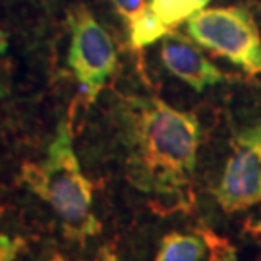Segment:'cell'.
Wrapping results in <instances>:
<instances>
[{
    "label": "cell",
    "instance_id": "9c48e42d",
    "mask_svg": "<svg viewBox=\"0 0 261 261\" xmlns=\"http://www.w3.org/2000/svg\"><path fill=\"white\" fill-rule=\"evenodd\" d=\"M128 29H130V45L134 48L149 47L153 43H157L159 39L170 35V31L151 14L149 8L143 10V14L138 19H134Z\"/></svg>",
    "mask_w": 261,
    "mask_h": 261
},
{
    "label": "cell",
    "instance_id": "6da1fadb",
    "mask_svg": "<svg viewBox=\"0 0 261 261\" xmlns=\"http://www.w3.org/2000/svg\"><path fill=\"white\" fill-rule=\"evenodd\" d=\"M111 118L126 180L168 209H190L203 140L199 118L155 95H116Z\"/></svg>",
    "mask_w": 261,
    "mask_h": 261
},
{
    "label": "cell",
    "instance_id": "52a82bcc",
    "mask_svg": "<svg viewBox=\"0 0 261 261\" xmlns=\"http://www.w3.org/2000/svg\"><path fill=\"white\" fill-rule=\"evenodd\" d=\"M207 250L209 246L201 228L196 232L172 230L163 236L153 261H203Z\"/></svg>",
    "mask_w": 261,
    "mask_h": 261
},
{
    "label": "cell",
    "instance_id": "7c38bea8",
    "mask_svg": "<svg viewBox=\"0 0 261 261\" xmlns=\"http://www.w3.org/2000/svg\"><path fill=\"white\" fill-rule=\"evenodd\" d=\"M23 250V240L0 232V261H16Z\"/></svg>",
    "mask_w": 261,
    "mask_h": 261
},
{
    "label": "cell",
    "instance_id": "8992f818",
    "mask_svg": "<svg viewBox=\"0 0 261 261\" xmlns=\"http://www.w3.org/2000/svg\"><path fill=\"white\" fill-rule=\"evenodd\" d=\"M161 60L163 66L176 80L190 85L194 91H203L211 85H219L228 82L232 75L224 74L203 55V50L197 47V43L188 41L186 37L170 33L163 39L161 45Z\"/></svg>",
    "mask_w": 261,
    "mask_h": 261
},
{
    "label": "cell",
    "instance_id": "30bf717a",
    "mask_svg": "<svg viewBox=\"0 0 261 261\" xmlns=\"http://www.w3.org/2000/svg\"><path fill=\"white\" fill-rule=\"evenodd\" d=\"M205 234L207 246H209V261H238V252L228 240L211 232L209 228H201Z\"/></svg>",
    "mask_w": 261,
    "mask_h": 261
},
{
    "label": "cell",
    "instance_id": "4fadbf2b",
    "mask_svg": "<svg viewBox=\"0 0 261 261\" xmlns=\"http://www.w3.org/2000/svg\"><path fill=\"white\" fill-rule=\"evenodd\" d=\"M47 261H118V255H116L111 244H105L103 248L99 250V253H97V257H93V259H68L60 253H53Z\"/></svg>",
    "mask_w": 261,
    "mask_h": 261
},
{
    "label": "cell",
    "instance_id": "9a60e30c",
    "mask_svg": "<svg viewBox=\"0 0 261 261\" xmlns=\"http://www.w3.org/2000/svg\"><path fill=\"white\" fill-rule=\"evenodd\" d=\"M246 232H252V234H261V219H250L246 223Z\"/></svg>",
    "mask_w": 261,
    "mask_h": 261
},
{
    "label": "cell",
    "instance_id": "277c9868",
    "mask_svg": "<svg viewBox=\"0 0 261 261\" xmlns=\"http://www.w3.org/2000/svg\"><path fill=\"white\" fill-rule=\"evenodd\" d=\"M68 29L70 47L66 62L80 85L85 103L91 105L116 72V45L109 31L97 21L93 12L84 4H77L68 12Z\"/></svg>",
    "mask_w": 261,
    "mask_h": 261
},
{
    "label": "cell",
    "instance_id": "5bb4252c",
    "mask_svg": "<svg viewBox=\"0 0 261 261\" xmlns=\"http://www.w3.org/2000/svg\"><path fill=\"white\" fill-rule=\"evenodd\" d=\"M6 50H8V37H6V33L0 29V56L6 55ZM6 95V87L2 84V77H0V99Z\"/></svg>",
    "mask_w": 261,
    "mask_h": 261
},
{
    "label": "cell",
    "instance_id": "5b68a950",
    "mask_svg": "<svg viewBox=\"0 0 261 261\" xmlns=\"http://www.w3.org/2000/svg\"><path fill=\"white\" fill-rule=\"evenodd\" d=\"M213 196L224 213H238L261 203V120L232 136L230 157Z\"/></svg>",
    "mask_w": 261,
    "mask_h": 261
},
{
    "label": "cell",
    "instance_id": "8fae6325",
    "mask_svg": "<svg viewBox=\"0 0 261 261\" xmlns=\"http://www.w3.org/2000/svg\"><path fill=\"white\" fill-rule=\"evenodd\" d=\"M116 14L124 19L126 28L130 25L134 19H138L143 14V10L147 8V0H111Z\"/></svg>",
    "mask_w": 261,
    "mask_h": 261
},
{
    "label": "cell",
    "instance_id": "2e32d148",
    "mask_svg": "<svg viewBox=\"0 0 261 261\" xmlns=\"http://www.w3.org/2000/svg\"><path fill=\"white\" fill-rule=\"evenodd\" d=\"M197 2H199V4H201V6H203V8H207V4H209V2H211V0H197Z\"/></svg>",
    "mask_w": 261,
    "mask_h": 261
},
{
    "label": "cell",
    "instance_id": "3957f363",
    "mask_svg": "<svg viewBox=\"0 0 261 261\" xmlns=\"http://www.w3.org/2000/svg\"><path fill=\"white\" fill-rule=\"evenodd\" d=\"M186 33L201 48L226 58L246 74H261V33L248 8L199 10L186 21Z\"/></svg>",
    "mask_w": 261,
    "mask_h": 261
},
{
    "label": "cell",
    "instance_id": "ba28073f",
    "mask_svg": "<svg viewBox=\"0 0 261 261\" xmlns=\"http://www.w3.org/2000/svg\"><path fill=\"white\" fill-rule=\"evenodd\" d=\"M147 8L172 33L180 23H186L194 14L203 10V6L197 0H147Z\"/></svg>",
    "mask_w": 261,
    "mask_h": 261
},
{
    "label": "cell",
    "instance_id": "7a4b0ae2",
    "mask_svg": "<svg viewBox=\"0 0 261 261\" xmlns=\"http://www.w3.org/2000/svg\"><path fill=\"white\" fill-rule=\"evenodd\" d=\"M19 182L53 207L68 240L85 246L101 232V221L93 213V182L82 172L74 149L72 114L58 122L45 157L21 165Z\"/></svg>",
    "mask_w": 261,
    "mask_h": 261
}]
</instances>
